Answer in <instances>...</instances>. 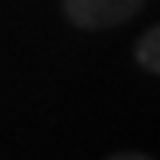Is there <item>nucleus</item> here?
<instances>
[{"mask_svg":"<svg viewBox=\"0 0 160 160\" xmlns=\"http://www.w3.org/2000/svg\"><path fill=\"white\" fill-rule=\"evenodd\" d=\"M144 8V0H62V11L78 29L102 32L120 27Z\"/></svg>","mask_w":160,"mask_h":160,"instance_id":"f257e3e1","label":"nucleus"},{"mask_svg":"<svg viewBox=\"0 0 160 160\" xmlns=\"http://www.w3.org/2000/svg\"><path fill=\"white\" fill-rule=\"evenodd\" d=\"M136 62H139L142 69H147V72H152V75L160 78V24H155L152 29H147L139 38Z\"/></svg>","mask_w":160,"mask_h":160,"instance_id":"f03ea898","label":"nucleus"},{"mask_svg":"<svg viewBox=\"0 0 160 160\" xmlns=\"http://www.w3.org/2000/svg\"><path fill=\"white\" fill-rule=\"evenodd\" d=\"M107 160H152V158L149 155H142V152H118V155H112Z\"/></svg>","mask_w":160,"mask_h":160,"instance_id":"7ed1b4c3","label":"nucleus"}]
</instances>
